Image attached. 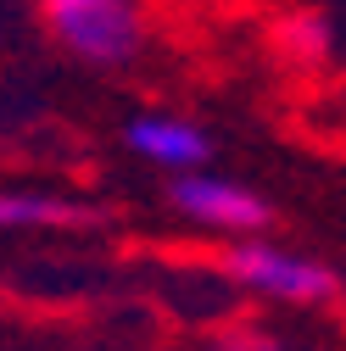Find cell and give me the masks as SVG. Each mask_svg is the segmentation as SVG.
<instances>
[{
    "label": "cell",
    "mask_w": 346,
    "mask_h": 351,
    "mask_svg": "<svg viewBox=\"0 0 346 351\" xmlns=\"http://www.w3.org/2000/svg\"><path fill=\"white\" fill-rule=\"evenodd\" d=\"M224 279L257 301H279V306L341 301V274L324 256H308L296 245H274V240H235L224 251Z\"/></svg>",
    "instance_id": "cell-1"
},
{
    "label": "cell",
    "mask_w": 346,
    "mask_h": 351,
    "mask_svg": "<svg viewBox=\"0 0 346 351\" xmlns=\"http://www.w3.org/2000/svg\"><path fill=\"white\" fill-rule=\"evenodd\" d=\"M45 28L67 56L90 67H123L146 51V12L128 0H51Z\"/></svg>",
    "instance_id": "cell-2"
},
{
    "label": "cell",
    "mask_w": 346,
    "mask_h": 351,
    "mask_svg": "<svg viewBox=\"0 0 346 351\" xmlns=\"http://www.w3.org/2000/svg\"><path fill=\"white\" fill-rule=\"evenodd\" d=\"M168 206L185 217V223H201V229H218V234H235V240H263L274 212L268 201L235 184V179H218V173H179L168 184Z\"/></svg>",
    "instance_id": "cell-3"
},
{
    "label": "cell",
    "mask_w": 346,
    "mask_h": 351,
    "mask_svg": "<svg viewBox=\"0 0 346 351\" xmlns=\"http://www.w3.org/2000/svg\"><path fill=\"white\" fill-rule=\"evenodd\" d=\"M123 145L135 151V156H146L151 167H168L173 179H179V173H201V162L212 156L207 128L190 123V117H173V112H140V117H128Z\"/></svg>",
    "instance_id": "cell-4"
},
{
    "label": "cell",
    "mask_w": 346,
    "mask_h": 351,
    "mask_svg": "<svg viewBox=\"0 0 346 351\" xmlns=\"http://www.w3.org/2000/svg\"><path fill=\"white\" fill-rule=\"evenodd\" d=\"M90 223H101V206L90 201L0 184V229H90Z\"/></svg>",
    "instance_id": "cell-5"
},
{
    "label": "cell",
    "mask_w": 346,
    "mask_h": 351,
    "mask_svg": "<svg viewBox=\"0 0 346 351\" xmlns=\"http://www.w3.org/2000/svg\"><path fill=\"white\" fill-rule=\"evenodd\" d=\"M279 45L296 56V62H330L335 45H341V34H335V17L330 12H296L279 23Z\"/></svg>",
    "instance_id": "cell-6"
},
{
    "label": "cell",
    "mask_w": 346,
    "mask_h": 351,
    "mask_svg": "<svg viewBox=\"0 0 346 351\" xmlns=\"http://www.w3.org/2000/svg\"><path fill=\"white\" fill-rule=\"evenodd\" d=\"M212 351H285L268 329H224L218 340H212Z\"/></svg>",
    "instance_id": "cell-7"
}]
</instances>
